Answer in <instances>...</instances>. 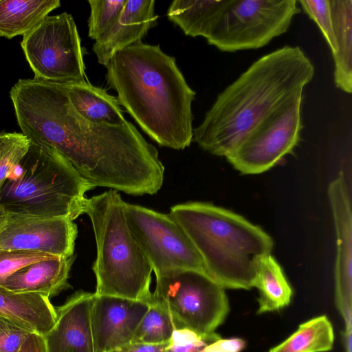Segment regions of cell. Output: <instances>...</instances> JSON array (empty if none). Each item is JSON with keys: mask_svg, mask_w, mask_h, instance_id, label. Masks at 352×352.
Instances as JSON below:
<instances>
[{"mask_svg": "<svg viewBox=\"0 0 352 352\" xmlns=\"http://www.w3.org/2000/svg\"><path fill=\"white\" fill-rule=\"evenodd\" d=\"M6 218V212L4 211L3 208L0 206V227L4 222Z\"/></svg>", "mask_w": 352, "mask_h": 352, "instance_id": "35", "label": "cell"}, {"mask_svg": "<svg viewBox=\"0 0 352 352\" xmlns=\"http://www.w3.org/2000/svg\"><path fill=\"white\" fill-rule=\"evenodd\" d=\"M55 257L56 256L30 251H0V285L8 277L25 266Z\"/></svg>", "mask_w": 352, "mask_h": 352, "instance_id": "28", "label": "cell"}, {"mask_svg": "<svg viewBox=\"0 0 352 352\" xmlns=\"http://www.w3.org/2000/svg\"><path fill=\"white\" fill-rule=\"evenodd\" d=\"M155 276L151 300L169 311L178 329L210 333L226 318L230 305L225 288L208 275L174 270Z\"/></svg>", "mask_w": 352, "mask_h": 352, "instance_id": "6", "label": "cell"}, {"mask_svg": "<svg viewBox=\"0 0 352 352\" xmlns=\"http://www.w3.org/2000/svg\"><path fill=\"white\" fill-rule=\"evenodd\" d=\"M17 352H47L43 336L34 331L32 332Z\"/></svg>", "mask_w": 352, "mask_h": 352, "instance_id": "33", "label": "cell"}, {"mask_svg": "<svg viewBox=\"0 0 352 352\" xmlns=\"http://www.w3.org/2000/svg\"><path fill=\"white\" fill-rule=\"evenodd\" d=\"M327 194L336 236V305L344 320V330L352 331V206L343 171L329 183Z\"/></svg>", "mask_w": 352, "mask_h": 352, "instance_id": "12", "label": "cell"}, {"mask_svg": "<svg viewBox=\"0 0 352 352\" xmlns=\"http://www.w3.org/2000/svg\"><path fill=\"white\" fill-rule=\"evenodd\" d=\"M124 204L113 189L87 198L85 204L97 249L92 266L94 294L150 302L153 269L129 228Z\"/></svg>", "mask_w": 352, "mask_h": 352, "instance_id": "5", "label": "cell"}, {"mask_svg": "<svg viewBox=\"0 0 352 352\" xmlns=\"http://www.w3.org/2000/svg\"><path fill=\"white\" fill-rule=\"evenodd\" d=\"M220 338L215 332L200 333L188 328L177 329L173 332L165 352H200Z\"/></svg>", "mask_w": 352, "mask_h": 352, "instance_id": "26", "label": "cell"}, {"mask_svg": "<svg viewBox=\"0 0 352 352\" xmlns=\"http://www.w3.org/2000/svg\"><path fill=\"white\" fill-rule=\"evenodd\" d=\"M59 0H0V36H24L54 10Z\"/></svg>", "mask_w": 352, "mask_h": 352, "instance_id": "21", "label": "cell"}, {"mask_svg": "<svg viewBox=\"0 0 352 352\" xmlns=\"http://www.w3.org/2000/svg\"><path fill=\"white\" fill-rule=\"evenodd\" d=\"M21 46L34 78L54 82L87 80L84 49L70 14L48 15L23 36Z\"/></svg>", "mask_w": 352, "mask_h": 352, "instance_id": "7", "label": "cell"}, {"mask_svg": "<svg viewBox=\"0 0 352 352\" xmlns=\"http://www.w3.org/2000/svg\"><path fill=\"white\" fill-rule=\"evenodd\" d=\"M30 141L21 133L0 157V188L28 151Z\"/></svg>", "mask_w": 352, "mask_h": 352, "instance_id": "30", "label": "cell"}, {"mask_svg": "<svg viewBox=\"0 0 352 352\" xmlns=\"http://www.w3.org/2000/svg\"><path fill=\"white\" fill-rule=\"evenodd\" d=\"M94 294L78 292L56 309L54 327L43 336L47 352H95L91 325Z\"/></svg>", "mask_w": 352, "mask_h": 352, "instance_id": "14", "label": "cell"}, {"mask_svg": "<svg viewBox=\"0 0 352 352\" xmlns=\"http://www.w3.org/2000/svg\"><path fill=\"white\" fill-rule=\"evenodd\" d=\"M66 85L70 103L86 120L116 126L127 122L117 97L109 94L106 89L91 85L87 80Z\"/></svg>", "mask_w": 352, "mask_h": 352, "instance_id": "18", "label": "cell"}, {"mask_svg": "<svg viewBox=\"0 0 352 352\" xmlns=\"http://www.w3.org/2000/svg\"><path fill=\"white\" fill-rule=\"evenodd\" d=\"M296 0H232L210 36L226 52L256 50L285 33L300 12Z\"/></svg>", "mask_w": 352, "mask_h": 352, "instance_id": "8", "label": "cell"}, {"mask_svg": "<svg viewBox=\"0 0 352 352\" xmlns=\"http://www.w3.org/2000/svg\"><path fill=\"white\" fill-rule=\"evenodd\" d=\"M75 256L40 261L16 271L1 286L17 293H35L48 296L68 287V278Z\"/></svg>", "mask_w": 352, "mask_h": 352, "instance_id": "16", "label": "cell"}, {"mask_svg": "<svg viewBox=\"0 0 352 352\" xmlns=\"http://www.w3.org/2000/svg\"><path fill=\"white\" fill-rule=\"evenodd\" d=\"M177 325L169 311L151 300L148 308L141 320L131 342L162 344L170 341Z\"/></svg>", "mask_w": 352, "mask_h": 352, "instance_id": "24", "label": "cell"}, {"mask_svg": "<svg viewBox=\"0 0 352 352\" xmlns=\"http://www.w3.org/2000/svg\"><path fill=\"white\" fill-rule=\"evenodd\" d=\"M77 235V225L68 218L6 213L0 227V251H30L70 257L74 256Z\"/></svg>", "mask_w": 352, "mask_h": 352, "instance_id": "11", "label": "cell"}, {"mask_svg": "<svg viewBox=\"0 0 352 352\" xmlns=\"http://www.w3.org/2000/svg\"><path fill=\"white\" fill-rule=\"evenodd\" d=\"M334 333L326 316L301 324L287 339L269 352H327L333 349Z\"/></svg>", "mask_w": 352, "mask_h": 352, "instance_id": "23", "label": "cell"}, {"mask_svg": "<svg viewBox=\"0 0 352 352\" xmlns=\"http://www.w3.org/2000/svg\"><path fill=\"white\" fill-rule=\"evenodd\" d=\"M169 214L201 255L209 276L225 289H250L262 259L274 241L260 226L210 203L190 201Z\"/></svg>", "mask_w": 352, "mask_h": 352, "instance_id": "3", "label": "cell"}, {"mask_svg": "<svg viewBox=\"0 0 352 352\" xmlns=\"http://www.w3.org/2000/svg\"><path fill=\"white\" fill-rule=\"evenodd\" d=\"M254 287L259 293L258 314L280 310L291 302L292 288L272 254L261 261Z\"/></svg>", "mask_w": 352, "mask_h": 352, "instance_id": "22", "label": "cell"}, {"mask_svg": "<svg viewBox=\"0 0 352 352\" xmlns=\"http://www.w3.org/2000/svg\"><path fill=\"white\" fill-rule=\"evenodd\" d=\"M94 188L57 151L30 142L0 188V206L8 214L74 221Z\"/></svg>", "mask_w": 352, "mask_h": 352, "instance_id": "4", "label": "cell"}, {"mask_svg": "<svg viewBox=\"0 0 352 352\" xmlns=\"http://www.w3.org/2000/svg\"><path fill=\"white\" fill-rule=\"evenodd\" d=\"M304 12L320 29L332 54L337 51L329 0H300L298 1Z\"/></svg>", "mask_w": 352, "mask_h": 352, "instance_id": "27", "label": "cell"}, {"mask_svg": "<svg viewBox=\"0 0 352 352\" xmlns=\"http://www.w3.org/2000/svg\"><path fill=\"white\" fill-rule=\"evenodd\" d=\"M314 66L298 46H284L254 62L217 96L192 141L217 156L226 157L263 118L314 78Z\"/></svg>", "mask_w": 352, "mask_h": 352, "instance_id": "2", "label": "cell"}, {"mask_svg": "<svg viewBox=\"0 0 352 352\" xmlns=\"http://www.w3.org/2000/svg\"><path fill=\"white\" fill-rule=\"evenodd\" d=\"M32 332L30 329L0 316V352H17Z\"/></svg>", "mask_w": 352, "mask_h": 352, "instance_id": "29", "label": "cell"}, {"mask_svg": "<svg viewBox=\"0 0 352 352\" xmlns=\"http://www.w3.org/2000/svg\"><path fill=\"white\" fill-rule=\"evenodd\" d=\"M105 67L107 84L144 133L161 146L190 145L196 93L174 57L140 41L117 52Z\"/></svg>", "mask_w": 352, "mask_h": 352, "instance_id": "1", "label": "cell"}, {"mask_svg": "<svg viewBox=\"0 0 352 352\" xmlns=\"http://www.w3.org/2000/svg\"><path fill=\"white\" fill-rule=\"evenodd\" d=\"M20 133H0V157L6 149L18 138Z\"/></svg>", "mask_w": 352, "mask_h": 352, "instance_id": "34", "label": "cell"}, {"mask_svg": "<svg viewBox=\"0 0 352 352\" xmlns=\"http://www.w3.org/2000/svg\"><path fill=\"white\" fill-rule=\"evenodd\" d=\"M245 346V341L241 338H220L206 346L200 352H240Z\"/></svg>", "mask_w": 352, "mask_h": 352, "instance_id": "31", "label": "cell"}, {"mask_svg": "<svg viewBox=\"0 0 352 352\" xmlns=\"http://www.w3.org/2000/svg\"><path fill=\"white\" fill-rule=\"evenodd\" d=\"M0 316L44 336L54 327L56 314L48 296L17 293L0 285Z\"/></svg>", "mask_w": 352, "mask_h": 352, "instance_id": "17", "label": "cell"}, {"mask_svg": "<svg viewBox=\"0 0 352 352\" xmlns=\"http://www.w3.org/2000/svg\"><path fill=\"white\" fill-rule=\"evenodd\" d=\"M124 210L132 234L155 276L174 270H195L209 276L192 242L169 213L126 202Z\"/></svg>", "mask_w": 352, "mask_h": 352, "instance_id": "9", "label": "cell"}, {"mask_svg": "<svg viewBox=\"0 0 352 352\" xmlns=\"http://www.w3.org/2000/svg\"><path fill=\"white\" fill-rule=\"evenodd\" d=\"M154 0H126L122 12L111 30L93 45L98 62L106 66L113 56L142 41L157 24Z\"/></svg>", "mask_w": 352, "mask_h": 352, "instance_id": "15", "label": "cell"}, {"mask_svg": "<svg viewBox=\"0 0 352 352\" xmlns=\"http://www.w3.org/2000/svg\"><path fill=\"white\" fill-rule=\"evenodd\" d=\"M337 51L334 81L346 93L352 92V0H329Z\"/></svg>", "mask_w": 352, "mask_h": 352, "instance_id": "20", "label": "cell"}, {"mask_svg": "<svg viewBox=\"0 0 352 352\" xmlns=\"http://www.w3.org/2000/svg\"><path fill=\"white\" fill-rule=\"evenodd\" d=\"M148 306L143 300L94 294L91 325L95 352H111L131 342Z\"/></svg>", "mask_w": 352, "mask_h": 352, "instance_id": "13", "label": "cell"}, {"mask_svg": "<svg viewBox=\"0 0 352 352\" xmlns=\"http://www.w3.org/2000/svg\"><path fill=\"white\" fill-rule=\"evenodd\" d=\"M126 0H89L90 15L88 36L99 41L113 27L120 16Z\"/></svg>", "mask_w": 352, "mask_h": 352, "instance_id": "25", "label": "cell"}, {"mask_svg": "<svg viewBox=\"0 0 352 352\" xmlns=\"http://www.w3.org/2000/svg\"><path fill=\"white\" fill-rule=\"evenodd\" d=\"M169 342L162 344L130 342L111 352H165Z\"/></svg>", "mask_w": 352, "mask_h": 352, "instance_id": "32", "label": "cell"}, {"mask_svg": "<svg viewBox=\"0 0 352 352\" xmlns=\"http://www.w3.org/2000/svg\"><path fill=\"white\" fill-rule=\"evenodd\" d=\"M232 0H175L167 11V17L183 32L192 37L207 39Z\"/></svg>", "mask_w": 352, "mask_h": 352, "instance_id": "19", "label": "cell"}, {"mask_svg": "<svg viewBox=\"0 0 352 352\" xmlns=\"http://www.w3.org/2000/svg\"><path fill=\"white\" fill-rule=\"evenodd\" d=\"M302 92L297 94L258 123L226 157L245 175L264 173L291 153L302 128Z\"/></svg>", "mask_w": 352, "mask_h": 352, "instance_id": "10", "label": "cell"}]
</instances>
